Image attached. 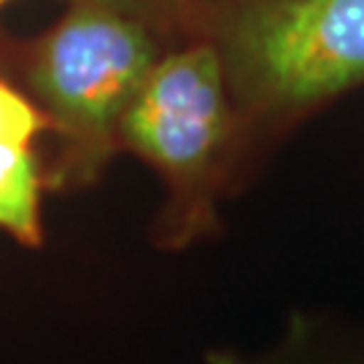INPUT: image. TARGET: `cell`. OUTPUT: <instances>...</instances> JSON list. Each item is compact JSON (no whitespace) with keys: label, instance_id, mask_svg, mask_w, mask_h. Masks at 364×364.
<instances>
[{"label":"cell","instance_id":"3957f363","mask_svg":"<svg viewBox=\"0 0 364 364\" xmlns=\"http://www.w3.org/2000/svg\"><path fill=\"white\" fill-rule=\"evenodd\" d=\"M208 38L240 127L291 122L364 84V0H237Z\"/></svg>","mask_w":364,"mask_h":364},{"label":"cell","instance_id":"52a82bcc","mask_svg":"<svg viewBox=\"0 0 364 364\" xmlns=\"http://www.w3.org/2000/svg\"><path fill=\"white\" fill-rule=\"evenodd\" d=\"M208 364H313L311 359H302V362H291V356L289 353H284V356H262V359H257V356H237V353H227V351H219V353H210L208 356ZM318 364H335V362H318ZM340 364H364L356 362V359H351V362H340Z\"/></svg>","mask_w":364,"mask_h":364},{"label":"cell","instance_id":"8992f818","mask_svg":"<svg viewBox=\"0 0 364 364\" xmlns=\"http://www.w3.org/2000/svg\"><path fill=\"white\" fill-rule=\"evenodd\" d=\"M95 3H103V6L117 9V11L132 14V16H138L149 27H154L162 19L173 16L186 0H95Z\"/></svg>","mask_w":364,"mask_h":364},{"label":"cell","instance_id":"ba28073f","mask_svg":"<svg viewBox=\"0 0 364 364\" xmlns=\"http://www.w3.org/2000/svg\"><path fill=\"white\" fill-rule=\"evenodd\" d=\"M3 3H9V0H0V6H3Z\"/></svg>","mask_w":364,"mask_h":364},{"label":"cell","instance_id":"6da1fadb","mask_svg":"<svg viewBox=\"0 0 364 364\" xmlns=\"http://www.w3.org/2000/svg\"><path fill=\"white\" fill-rule=\"evenodd\" d=\"M162 54L154 27L95 0H68L65 14L22 54L25 92L43 111L57 154L46 192H84L122 151L119 127Z\"/></svg>","mask_w":364,"mask_h":364},{"label":"cell","instance_id":"277c9868","mask_svg":"<svg viewBox=\"0 0 364 364\" xmlns=\"http://www.w3.org/2000/svg\"><path fill=\"white\" fill-rule=\"evenodd\" d=\"M43 192L46 170L36 146L0 144V232L38 248L43 243Z\"/></svg>","mask_w":364,"mask_h":364},{"label":"cell","instance_id":"5b68a950","mask_svg":"<svg viewBox=\"0 0 364 364\" xmlns=\"http://www.w3.org/2000/svg\"><path fill=\"white\" fill-rule=\"evenodd\" d=\"M49 132V122L27 92L16 90L0 76V144L36 146V138Z\"/></svg>","mask_w":364,"mask_h":364},{"label":"cell","instance_id":"7a4b0ae2","mask_svg":"<svg viewBox=\"0 0 364 364\" xmlns=\"http://www.w3.org/2000/svg\"><path fill=\"white\" fill-rule=\"evenodd\" d=\"M240 122L210 38L162 52L135 92L119 146L156 173L165 203L154 240L183 251L221 230L219 203L235 170Z\"/></svg>","mask_w":364,"mask_h":364}]
</instances>
